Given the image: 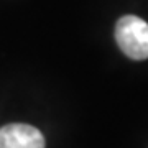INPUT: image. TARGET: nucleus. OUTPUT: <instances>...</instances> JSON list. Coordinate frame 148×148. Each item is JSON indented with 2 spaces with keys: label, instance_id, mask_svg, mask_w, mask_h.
<instances>
[{
  "label": "nucleus",
  "instance_id": "f257e3e1",
  "mask_svg": "<svg viewBox=\"0 0 148 148\" xmlns=\"http://www.w3.org/2000/svg\"><path fill=\"white\" fill-rule=\"evenodd\" d=\"M115 41L122 53L135 61L148 58V23L135 15H125L115 25Z\"/></svg>",
  "mask_w": 148,
  "mask_h": 148
},
{
  "label": "nucleus",
  "instance_id": "f03ea898",
  "mask_svg": "<svg viewBox=\"0 0 148 148\" xmlns=\"http://www.w3.org/2000/svg\"><path fill=\"white\" fill-rule=\"evenodd\" d=\"M0 148H45V137L27 123H10L0 128Z\"/></svg>",
  "mask_w": 148,
  "mask_h": 148
}]
</instances>
